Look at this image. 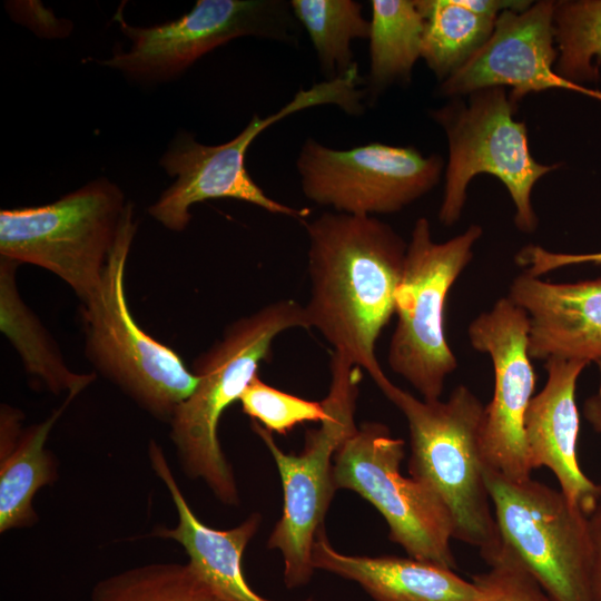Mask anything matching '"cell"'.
Segmentation results:
<instances>
[{"label": "cell", "mask_w": 601, "mask_h": 601, "mask_svg": "<svg viewBox=\"0 0 601 601\" xmlns=\"http://www.w3.org/2000/svg\"><path fill=\"white\" fill-rule=\"evenodd\" d=\"M589 531L592 552V599L601 601V500L593 513L589 515Z\"/></svg>", "instance_id": "30"}, {"label": "cell", "mask_w": 601, "mask_h": 601, "mask_svg": "<svg viewBox=\"0 0 601 601\" xmlns=\"http://www.w3.org/2000/svg\"><path fill=\"white\" fill-rule=\"evenodd\" d=\"M296 169L309 200L337 213L374 216L400 211L432 190L444 161L411 146L371 142L335 149L308 137Z\"/></svg>", "instance_id": "13"}, {"label": "cell", "mask_w": 601, "mask_h": 601, "mask_svg": "<svg viewBox=\"0 0 601 601\" xmlns=\"http://www.w3.org/2000/svg\"><path fill=\"white\" fill-rule=\"evenodd\" d=\"M378 388L407 421L411 476L443 502L453 539L477 548L486 560L503 542L483 474L480 435L485 406L465 385L456 386L446 401L418 400L390 380Z\"/></svg>", "instance_id": "3"}, {"label": "cell", "mask_w": 601, "mask_h": 601, "mask_svg": "<svg viewBox=\"0 0 601 601\" xmlns=\"http://www.w3.org/2000/svg\"><path fill=\"white\" fill-rule=\"evenodd\" d=\"M587 365L546 359V383L529 404L524 432L532 469L548 467L568 501L589 516L601 500V485L583 473L578 459L580 415L575 387Z\"/></svg>", "instance_id": "16"}, {"label": "cell", "mask_w": 601, "mask_h": 601, "mask_svg": "<svg viewBox=\"0 0 601 601\" xmlns=\"http://www.w3.org/2000/svg\"><path fill=\"white\" fill-rule=\"evenodd\" d=\"M553 10L554 1L542 0L524 10L502 11L486 42L441 82L440 95L457 98L482 88L510 87V99L516 105L530 92L559 88L601 100V91L555 72Z\"/></svg>", "instance_id": "15"}, {"label": "cell", "mask_w": 601, "mask_h": 601, "mask_svg": "<svg viewBox=\"0 0 601 601\" xmlns=\"http://www.w3.org/2000/svg\"><path fill=\"white\" fill-rule=\"evenodd\" d=\"M481 236L482 227L471 225L464 233L435 243L426 218L414 224L395 298L397 323L387 362L425 401L440 400L446 377L457 367L445 336V304Z\"/></svg>", "instance_id": "8"}, {"label": "cell", "mask_w": 601, "mask_h": 601, "mask_svg": "<svg viewBox=\"0 0 601 601\" xmlns=\"http://www.w3.org/2000/svg\"><path fill=\"white\" fill-rule=\"evenodd\" d=\"M245 414L269 432L287 434L297 424L322 422L326 417L324 402L304 400L264 383L258 374L240 396Z\"/></svg>", "instance_id": "27"}, {"label": "cell", "mask_w": 601, "mask_h": 601, "mask_svg": "<svg viewBox=\"0 0 601 601\" xmlns=\"http://www.w3.org/2000/svg\"><path fill=\"white\" fill-rule=\"evenodd\" d=\"M523 0H416L424 19L422 55L442 82L490 38L500 13L524 10Z\"/></svg>", "instance_id": "21"}, {"label": "cell", "mask_w": 601, "mask_h": 601, "mask_svg": "<svg viewBox=\"0 0 601 601\" xmlns=\"http://www.w3.org/2000/svg\"><path fill=\"white\" fill-rule=\"evenodd\" d=\"M499 533L552 601H593L589 516L561 491L484 466Z\"/></svg>", "instance_id": "10"}, {"label": "cell", "mask_w": 601, "mask_h": 601, "mask_svg": "<svg viewBox=\"0 0 601 601\" xmlns=\"http://www.w3.org/2000/svg\"><path fill=\"white\" fill-rule=\"evenodd\" d=\"M404 444L383 423H364L335 454V489L354 491L375 506L390 540L408 556L455 570L450 513L428 486L402 475Z\"/></svg>", "instance_id": "11"}, {"label": "cell", "mask_w": 601, "mask_h": 601, "mask_svg": "<svg viewBox=\"0 0 601 601\" xmlns=\"http://www.w3.org/2000/svg\"><path fill=\"white\" fill-rule=\"evenodd\" d=\"M126 204L99 178L48 205L2 209L1 258L53 273L83 302L100 284Z\"/></svg>", "instance_id": "9"}, {"label": "cell", "mask_w": 601, "mask_h": 601, "mask_svg": "<svg viewBox=\"0 0 601 601\" xmlns=\"http://www.w3.org/2000/svg\"><path fill=\"white\" fill-rule=\"evenodd\" d=\"M73 396L46 421L23 427L21 413L7 405L0 416V532L33 525L36 492L57 480V462L46 449L55 422Z\"/></svg>", "instance_id": "20"}, {"label": "cell", "mask_w": 601, "mask_h": 601, "mask_svg": "<svg viewBox=\"0 0 601 601\" xmlns=\"http://www.w3.org/2000/svg\"><path fill=\"white\" fill-rule=\"evenodd\" d=\"M529 317L509 297L474 318L471 345L491 357L494 391L484 407L480 435L484 466L512 481L531 477L524 421L536 376L529 355Z\"/></svg>", "instance_id": "14"}, {"label": "cell", "mask_w": 601, "mask_h": 601, "mask_svg": "<svg viewBox=\"0 0 601 601\" xmlns=\"http://www.w3.org/2000/svg\"><path fill=\"white\" fill-rule=\"evenodd\" d=\"M126 204L99 286L82 302L86 352L93 365L140 406L170 421L198 385L179 355L135 322L125 295V269L137 229Z\"/></svg>", "instance_id": "5"}, {"label": "cell", "mask_w": 601, "mask_h": 601, "mask_svg": "<svg viewBox=\"0 0 601 601\" xmlns=\"http://www.w3.org/2000/svg\"><path fill=\"white\" fill-rule=\"evenodd\" d=\"M365 80L357 63L346 73L332 80L298 90L280 109L266 117L254 114L247 126L231 140L209 146L179 131L160 159V166L176 181L148 208V213L170 230H184L191 215L189 208L208 199L233 198L258 206L272 214L285 215L300 221L308 208H295L269 196L255 183L246 168V154L252 142L269 126L298 111L324 105L338 107L349 116L365 111Z\"/></svg>", "instance_id": "4"}, {"label": "cell", "mask_w": 601, "mask_h": 601, "mask_svg": "<svg viewBox=\"0 0 601 601\" xmlns=\"http://www.w3.org/2000/svg\"><path fill=\"white\" fill-rule=\"evenodd\" d=\"M16 265L1 258V331L18 349L28 372L40 377L50 391H68V396L76 397L95 380V375L76 374L66 366L39 321L18 296Z\"/></svg>", "instance_id": "23"}, {"label": "cell", "mask_w": 601, "mask_h": 601, "mask_svg": "<svg viewBox=\"0 0 601 601\" xmlns=\"http://www.w3.org/2000/svg\"><path fill=\"white\" fill-rule=\"evenodd\" d=\"M114 20L132 46L98 62L145 81L175 77L205 53L238 37L296 45L299 31L290 2L285 0H198L180 18L147 28L128 24L121 9Z\"/></svg>", "instance_id": "12"}, {"label": "cell", "mask_w": 601, "mask_h": 601, "mask_svg": "<svg viewBox=\"0 0 601 601\" xmlns=\"http://www.w3.org/2000/svg\"><path fill=\"white\" fill-rule=\"evenodd\" d=\"M90 601H229L188 562L149 563L98 581Z\"/></svg>", "instance_id": "25"}, {"label": "cell", "mask_w": 601, "mask_h": 601, "mask_svg": "<svg viewBox=\"0 0 601 601\" xmlns=\"http://www.w3.org/2000/svg\"><path fill=\"white\" fill-rule=\"evenodd\" d=\"M329 392L323 400L326 417L318 428L306 431L299 454L284 452L272 432L252 422L253 431L275 460L282 480L283 511L267 545L283 555L284 582L288 589L306 584L313 575V545L318 531L325 528L324 519L336 491L334 457L357 428L355 410L361 368L333 354Z\"/></svg>", "instance_id": "6"}, {"label": "cell", "mask_w": 601, "mask_h": 601, "mask_svg": "<svg viewBox=\"0 0 601 601\" xmlns=\"http://www.w3.org/2000/svg\"><path fill=\"white\" fill-rule=\"evenodd\" d=\"M148 457L152 470L167 486L178 514L176 526H157L151 535L178 542L189 558L188 563L227 600L270 601L248 585L242 570L243 553L259 528L260 515L253 513L228 530L207 526L190 509L155 441L148 445Z\"/></svg>", "instance_id": "18"}, {"label": "cell", "mask_w": 601, "mask_h": 601, "mask_svg": "<svg viewBox=\"0 0 601 601\" xmlns=\"http://www.w3.org/2000/svg\"><path fill=\"white\" fill-rule=\"evenodd\" d=\"M508 297L529 317L532 359L601 361V278L558 284L523 272Z\"/></svg>", "instance_id": "17"}, {"label": "cell", "mask_w": 601, "mask_h": 601, "mask_svg": "<svg viewBox=\"0 0 601 601\" xmlns=\"http://www.w3.org/2000/svg\"><path fill=\"white\" fill-rule=\"evenodd\" d=\"M555 72L573 83L598 81L601 66V0L554 1Z\"/></svg>", "instance_id": "26"}, {"label": "cell", "mask_w": 601, "mask_h": 601, "mask_svg": "<svg viewBox=\"0 0 601 601\" xmlns=\"http://www.w3.org/2000/svg\"><path fill=\"white\" fill-rule=\"evenodd\" d=\"M315 569L357 582L374 601H486L485 594L454 570L400 556H357L336 551L325 528L313 545Z\"/></svg>", "instance_id": "19"}, {"label": "cell", "mask_w": 601, "mask_h": 601, "mask_svg": "<svg viewBox=\"0 0 601 601\" xmlns=\"http://www.w3.org/2000/svg\"><path fill=\"white\" fill-rule=\"evenodd\" d=\"M309 328L305 308L279 299L231 323L218 343L195 362L199 382L170 418V437L184 472L201 479L226 505H238L233 469L218 439L223 413L257 375L270 356L274 339L289 328Z\"/></svg>", "instance_id": "2"}, {"label": "cell", "mask_w": 601, "mask_h": 601, "mask_svg": "<svg viewBox=\"0 0 601 601\" xmlns=\"http://www.w3.org/2000/svg\"><path fill=\"white\" fill-rule=\"evenodd\" d=\"M515 104L503 87H489L469 93L467 101L455 98L431 111L445 131L449 160L439 219L455 224L463 211L466 188L480 174L496 177L508 189L515 207L514 224L532 233L538 216L531 203L535 183L559 165L538 162L530 152L526 126L513 115Z\"/></svg>", "instance_id": "7"}, {"label": "cell", "mask_w": 601, "mask_h": 601, "mask_svg": "<svg viewBox=\"0 0 601 601\" xmlns=\"http://www.w3.org/2000/svg\"><path fill=\"white\" fill-rule=\"evenodd\" d=\"M520 266H526L525 273L540 277L554 269L579 264L601 266V252L592 254H560L549 252L541 246L523 247L515 256Z\"/></svg>", "instance_id": "29"}, {"label": "cell", "mask_w": 601, "mask_h": 601, "mask_svg": "<svg viewBox=\"0 0 601 601\" xmlns=\"http://www.w3.org/2000/svg\"><path fill=\"white\" fill-rule=\"evenodd\" d=\"M368 102L395 83H408L422 55L424 19L416 0H372Z\"/></svg>", "instance_id": "22"}, {"label": "cell", "mask_w": 601, "mask_h": 601, "mask_svg": "<svg viewBox=\"0 0 601 601\" xmlns=\"http://www.w3.org/2000/svg\"><path fill=\"white\" fill-rule=\"evenodd\" d=\"M484 561L490 570L473 575L472 582L485 594L486 601H552L504 543Z\"/></svg>", "instance_id": "28"}, {"label": "cell", "mask_w": 601, "mask_h": 601, "mask_svg": "<svg viewBox=\"0 0 601 601\" xmlns=\"http://www.w3.org/2000/svg\"><path fill=\"white\" fill-rule=\"evenodd\" d=\"M297 22L306 30L325 80L346 73L357 62L352 42L368 39L371 21L355 0H290Z\"/></svg>", "instance_id": "24"}, {"label": "cell", "mask_w": 601, "mask_h": 601, "mask_svg": "<svg viewBox=\"0 0 601 601\" xmlns=\"http://www.w3.org/2000/svg\"><path fill=\"white\" fill-rule=\"evenodd\" d=\"M303 223L311 279L304 306L308 326L380 387L388 378L375 346L395 313L407 244L374 216L326 211Z\"/></svg>", "instance_id": "1"}, {"label": "cell", "mask_w": 601, "mask_h": 601, "mask_svg": "<svg viewBox=\"0 0 601 601\" xmlns=\"http://www.w3.org/2000/svg\"><path fill=\"white\" fill-rule=\"evenodd\" d=\"M595 364L601 375V361ZM583 415L592 428L601 434V388L584 401Z\"/></svg>", "instance_id": "31"}]
</instances>
